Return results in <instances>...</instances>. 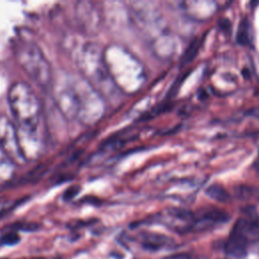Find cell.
<instances>
[{
  "instance_id": "cell-1",
  "label": "cell",
  "mask_w": 259,
  "mask_h": 259,
  "mask_svg": "<svg viewBox=\"0 0 259 259\" xmlns=\"http://www.w3.org/2000/svg\"><path fill=\"white\" fill-rule=\"evenodd\" d=\"M8 102L17 123L24 130L35 131L41 107L32 89L23 82H15L8 91Z\"/></svg>"
},
{
  "instance_id": "cell-4",
  "label": "cell",
  "mask_w": 259,
  "mask_h": 259,
  "mask_svg": "<svg viewBox=\"0 0 259 259\" xmlns=\"http://www.w3.org/2000/svg\"><path fill=\"white\" fill-rule=\"evenodd\" d=\"M141 235L143 238V247L151 251L158 250L162 246L168 245L172 242L170 238L157 233H143Z\"/></svg>"
},
{
  "instance_id": "cell-9",
  "label": "cell",
  "mask_w": 259,
  "mask_h": 259,
  "mask_svg": "<svg viewBox=\"0 0 259 259\" xmlns=\"http://www.w3.org/2000/svg\"><path fill=\"white\" fill-rule=\"evenodd\" d=\"M13 228L17 230H22L25 232H33V231H36L39 228V226L33 223H28V224H19L17 226H14Z\"/></svg>"
},
{
  "instance_id": "cell-10",
  "label": "cell",
  "mask_w": 259,
  "mask_h": 259,
  "mask_svg": "<svg viewBox=\"0 0 259 259\" xmlns=\"http://www.w3.org/2000/svg\"><path fill=\"white\" fill-rule=\"evenodd\" d=\"M79 191V187L78 186H76V185H74L73 187H70V188H68L65 192H64V198L65 199H71V198H73L75 195H76V193Z\"/></svg>"
},
{
  "instance_id": "cell-12",
  "label": "cell",
  "mask_w": 259,
  "mask_h": 259,
  "mask_svg": "<svg viewBox=\"0 0 259 259\" xmlns=\"http://www.w3.org/2000/svg\"><path fill=\"white\" fill-rule=\"evenodd\" d=\"M166 259H195L193 256H191L190 254L187 253H178V254H174L172 256H169Z\"/></svg>"
},
{
  "instance_id": "cell-2",
  "label": "cell",
  "mask_w": 259,
  "mask_h": 259,
  "mask_svg": "<svg viewBox=\"0 0 259 259\" xmlns=\"http://www.w3.org/2000/svg\"><path fill=\"white\" fill-rule=\"evenodd\" d=\"M16 58L26 74L42 88L52 81V69L46 56L34 44H21L16 49Z\"/></svg>"
},
{
  "instance_id": "cell-14",
  "label": "cell",
  "mask_w": 259,
  "mask_h": 259,
  "mask_svg": "<svg viewBox=\"0 0 259 259\" xmlns=\"http://www.w3.org/2000/svg\"><path fill=\"white\" fill-rule=\"evenodd\" d=\"M32 259H44V258H32Z\"/></svg>"
},
{
  "instance_id": "cell-13",
  "label": "cell",
  "mask_w": 259,
  "mask_h": 259,
  "mask_svg": "<svg viewBox=\"0 0 259 259\" xmlns=\"http://www.w3.org/2000/svg\"><path fill=\"white\" fill-rule=\"evenodd\" d=\"M253 167L256 168L257 170H259V151H258V155L256 157V159L254 160V163H253Z\"/></svg>"
},
{
  "instance_id": "cell-6",
  "label": "cell",
  "mask_w": 259,
  "mask_h": 259,
  "mask_svg": "<svg viewBox=\"0 0 259 259\" xmlns=\"http://www.w3.org/2000/svg\"><path fill=\"white\" fill-rule=\"evenodd\" d=\"M251 26L247 17H243L240 21L237 31V42L242 46H251Z\"/></svg>"
},
{
  "instance_id": "cell-7",
  "label": "cell",
  "mask_w": 259,
  "mask_h": 259,
  "mask_svg": "<svg viewBox=\"0 0 259 259\" xmlns=\"http://www.w3.org/2000/svg\"><path fill=\"white\" fill-rule=\"evenodd\" d=\"M206 194L217 200V201H221V202H224V201H227L230 197L228 191L222 186V185H219V184H212L210 185L207 189H206Z\"/></svg>"
},
{
  "instance_id": "cell-11",
  "label": "cell",
  "mask_w": 259,
  "mask_h": 259,
  "mask_svg": "<svg viewBox=\"0 0 259 259\" xmlns=\"http://www.w3.org/2000/svg\"><path fill=\"white\" fill-rule=\"evenodd\" d=\"M219 25H220V27H221L224 31L230 33V31H231V22H230L228 19H221V20L219 21Z\"/></svg>"
},
{
  "instance_id": "cell-5",
  "label": "cell",
  "mask_w": 259,
  "mask_h": 259,
  "mask_svg": "<svg viewBox=\"0 0 259 259\" xmlns=\"http://www.w3.org/2000/svg\"><path fill=\"white\" fill-rule=\"evenodd\" d=\"M203 40H204V36L203 37H195L194 39H192L190 41V44L188 45L187 49L185 50V52L183 53V55L181 57V61H180L181 67L190 63L197 56Z\"/></svg>"
},
{
  "instance_id": "cell-3",
  "label": "cell",
  "mask_w": 259,
  "mask_h": 259,
  "mask_svg": "<svg viewBox=\"0 0 259 259\" xmlns=\"http://www.w3.org/2000/svg\"><path fill=\"white\" fill-rule=\"evenodd\" d=\"M0 146L5 154L15 162L23 159L13 125L6 116L0 118Z\"/></svg>"
},
{
  "instance_id": "cell-8",
  "label": "cell",
  "mask_w": 259,
  "mask_h": 259,
  "mask_svg": "<svg viewBox=\"0 0 259 259\" xmlns=\"http://www.w3.org/2000/svg\"><path fill=\"white\" fill-rule=\"evenodd\" d=\"M20 241V237L16 232H8L0 236V246H13Z\"/></svg>"
}]
</instances>
